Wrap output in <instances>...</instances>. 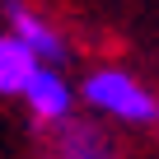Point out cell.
I'll use <instances>...</instances> for the list:
<instances>
[{
	"mask_svg": "<svg viewBox=\"0 0 159 159\" xmlns=\"http://www.w3.org/2000/svg\"><path fill=\"white\" fill-rule=\"evenodd\" d=\"M10 24H14V38H19L24 47H33V56H38V61H61V56H66L61 33H56L52 24H42V19L28 10V5L10 0Z\"/></svg>",
	"mask_w": 159,
	"mask_h": 159,
	"instance_id": "obj_3",
	"label": "cell"
},
{
	"mask_svg": "<svg viewBox=\"0 0 159 159\" xmlns=\"http://www.w3.org/2000/svg\"><path fill=\"white\" fill-rule=\"evenodd\" d=\"M47 159H112V145L94 126H61Z\"/></svg>",
	"mask_w": 159,
	"mask_h": 159,
	"instance_id": "obj_4",
	"label": "cell"
},
{
	"mask_svg": "<svg viewBox=\"0 0 159 159\" xmlns=\"http://www.w3.org/2000/svg\"><path fill=\"white\" fill-rule=\"evenodd\" d=\"M38 70V56L33 47H24L14 33L10 38H0V94H19L28 84V75Z\"/></svg>",
	"mask_w": 159,
	"mask_h": 159,
	"instance_id": "obj_5",
	"label": "cell"
},
{
	"mask_svg": "<svg viewBox=\"0 0 159 159\" xmlns=\"http://www.w3.org/2000/svg\"><path fill=\"white\" fill-rule=\"evenodd\" d=\"M84 98H89V108H98V112H108L117 122H136V126L159 122V98L140 84V80H131L126 70H98V75H89Z\"/></svg>",
	"mask_w": 159,
	"mask_h": 159,
	"instance_id": "obj_1",
	"label": "cell"
},
{
	"mask_svg": "<svg viewBox=\"0 0 159 159\" xmlns=\"http://www.w3.org/2000/svg\"><path fill=\"white\" fill-rule=\"evenodd\" d=\"M19 94L28 98L33 117H42V122H66V117H70V84H66L52 66H38Z\"/></svg>",
	"mask_w": 159,
	"mask_h": 159,
	"instance_id": "obj_2",
	"label": "cell"
}]
</instances>
